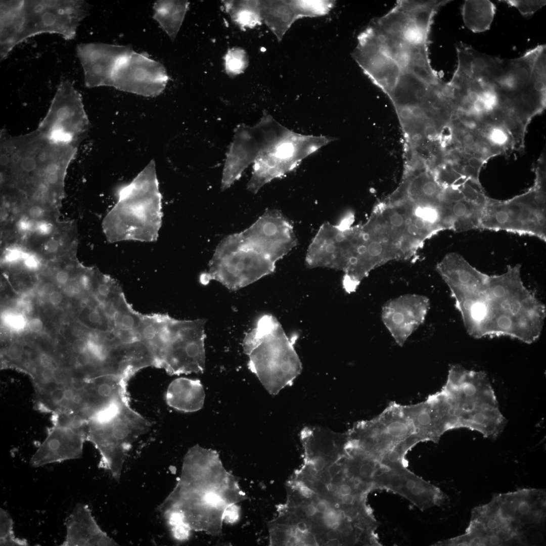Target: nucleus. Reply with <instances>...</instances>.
<instances>
[{"mask_svg": "<svg viewBox=\"0 0 546 546\" xmlns=\"http://www.w3.org/2000/svg\"><path fill=\"white\" fill-rule=\"evenodd\" d=\"M227 65L229 69L233 72L240 70L243 66V63L238 56L230 57L227 61Z\"/></svg>", "mask_w": 546, "mask_h": 546, "instance_id": "79ce46f5", "label": "nucleus"}, {"mask_svg": "<svg viewBox=\"0 0 546 546\" xmlns=\"http://www.w3.org/2000/svg\"><path fill=\"white\" fill-rule=\"evenodd\" d=\"M348 433L349 446L358 447L380 462L398 443L377 417L357 422Z\"/></svg>", "mask_w": 546, "mask_h": 546, "instance_id": "5701e85b", "label": "nucleus"}, {"mask_svg": "<svg viewBox=\"0 0 546 546\" xmlns=\"http://www.w3.org/2000/svg\"><path fill=\"white\" fill-rule=\"evenodd\" d=\"M315 507L317 513L324 514L329 508V504L325 500H319L316 503Z\"/></svg>", "mask_w": 546, "mask_h": 546, "instance_id": "4d7b16f0", "label": "nucleus"}, {"mask_svg": "<svg viewBox=\"0 0 546 546\" xmlns=\"http://www.w3.org/2000/svg\"><path fill=\"white\" fill-rule=\"evenodd\" d=\"M28 543L25 539L15 537L13 522L9 513L0 509V545L24 546Z\"/></svg>", "mask_w": 546, "mask_h": 546, "instance_id": "7c9ffc66", "label": "nucleus"}, {"mask_svg": "<svg viewBox=\"0 0 546 546\" xmlns=\"http://www.w3.org/2000/svg\"><path fill=\"white\" fill-rule=\"evenodd\" d=\"M430 307V300L426 296L402 295L384 304L381 320L396 343L402 347L424 323Z\"/></svg>", "mask_w": 546, "mask_h": 546, "instance_id": "f3484780", "label": "nucleus"}, {"mask_svg": "<svg viewBox=\"0 0 546 546\" xmlns=\"http://www.w3.org/2000/svg\"><path fill=\"white\" fill-rule=\"evenodd\" d=\"M330 1H290L267 2L264 17L277 36L283 35L297 19L327 14L334 6Z\"/></svg>", "mask_w": 546, "mask_h": 546, "instance_id": "aec40b11", "label": "nucleus"}, {"mask_svg": "<svg viewBox=\"0 0 546 546\" xmlns=\"http://www.w3.org/2000/svg\"><path fill=\"white\" fill-rule=\"evenodd\" d=\"M242 346L249 358L248 369L270 394L291 385L301 373L302 365L294 342L271 314L259 317L245 334Z\"/></svg>", "mask_w": 546, "mask_h": 546, "instance_id": "39448f33", "label": "nucleus"}, {"mask_svg": "<svg viewBox=\"0 0 546 546\" xmlns=\"http://www.w3.org/2000/svg\"><path fill=\"white\" fill-rule=\"evenodd\" d=\"M303 511L307 517H312L317 513L315 506L313 504H308L304 506Z\"/></svg>", "mask_w": 546, "mask_h": 546, "instance_id": "864d4df0", "label": "nucleus"}, {"mask_svg": "<svg viewBox=\"0 0 546 546\" xmlns=\"http://www.w3.org/2000/svg\"><path fill=\"white\" fill-rule=\"evenodd\" d=\"M162 219L161 195L156 164L152 160L133 180L121 187L107 220L113 241L157 240Z\"/></svg>", "mask_w": 546, "mask_h": 546, "instance_id": "20e7f679", "label": "nucleus"}, {"mask_svg": "<svg viewBox=\"0 0 546 546\" xmlns=\"http://www.w3.org/2000/svg\"><path fill=\"white\" fill-rule=\"evenodd\" d=\"M68 280L69 275L67 272L64 270H61L57 272L56 275V280L60 284H65L67 283Z\"/></svg>", "mask_w": 546, "mask_h": 546, "instance_id": "6e6d98bb", "label": "nucleus"}, {"mask_svg": "<svg viewBox=\"0 0 546 546\" xmlns=\"http://www.w3.org/2000/svg\"><path fill=\"white\" fill-rule=\"evenodd\" d=\"M28 327L31 332L37 333L42 330L43 324L40 319L35 317L30 320L28 324Z\"/></svg>", "mask_w": 546, "mask_h": 546, "instance_id": "de8ad7c7", "label": "nucleus"}, {"mask_svg": "<svg viewBox=\"0 0 546 546\" xmlns=\"http://www.w3.org/2000/svg\"><path fill=\"white\" fill-rule=\"evenodd\" d=\"M443 188L435 176L423 174L415 177L407 188V195L411 201L439 206Z\"/></svg>", "mask_w": 546, "mask_h": 546, "instance_id": "cd10ccee", "label": "nucleus"}, {"mask_svg": "<svg viewBox=\"0 0 546 546\" xmlns=\"http://www.w3.org/2000/svg\"><path fill=\"white\" fill-rule=\"evenodd\" d=\"M402 409L412 423L415 433L423 442H437L444 433L436 413L427 400L415 404L402 405Z\"/></svg>", "mask_w": 546, "mask_h": 546, "instance_id": "393cba45", "label": "nucleus"}, {"mask_svg": "<svg viewBox=\"0 0 546 546\" xmlns=\"http://www.w3.org/2000/svg\"><path fill=\"white\" fill-rule=\"evenodd\" d=\"M205 394L199 380L179 378L169 385L166 394L167 404L184 412H194L204 405Z\"/></svg>", "mask_w": 546, "mask_h": 546, "instance_id": "b1692460", "label": "nucleus"}, {"mask_svg": "<svg viewBox=\"0 0 546 546\" xmlns=\"http://www.w3.org/2000/svg\"><path fill=\"white\" fill-rule=\"evenodd\" d=\"M461 142L465 147L470 148L475 146L476 139L475 135L471 132H466L463 135Z\"/></svg>", "mask_w": 546, "mask_h": 546, "instance_id": "49530a36", "label": "nucleus"}, {"mask_svg": "<svg viewBox=\"0 0 546 546\" xmlns=\"http://www.w3.org/2000/svg\"><path fill=\"white\" fill-rule=\"evenodd\" d=\"M496 7L490 1H465L461 14L465 25L475 33L488 30L494 19Z\"/></svg>", "mask_w": 546, "mask_h": 546, "instance_id": "bb28decb", "label": "nucleus"}, {"mask_svg": "<svg viewBox=\"0 0 546 546\" xmlns=\"http://www.w3.org/2000/svg\"><path fill=\"white\" fill-rule=\"evenodd\" d=\"M62 299V294L58 291H55L49 295L50 302L55 305L59 304L61 302Z\"/></svg>", "mask_w": 546, "mask_h": 546, "instance_id": "5fc2aeb1", "label": "nucleus"}, {"mask_svg": "<svg viewBox=\"0 0 546 546\" xmlns=\"http://www.w3.org/2000/svg\"><path fill=\"white\" fill-rule=\"evenodd\" d=\"M509 133L500 125L490 127L486 133L488 142L492 146L504 147L509 142Z\"/></svg>", "mask_w": 546, "mask_h": 546, "instance_id": "473e14b6", "label": "nucleus"}, {"mask_svg": "<svg viewBox=\"0 0 546 546\" xmlns=\"http://www.w3.org/2000/svg\"><path fill=\"white\" fill-rule=\"evenodd\" d=\"M340 536V532L337 529H331L326 533V538L329 540L339 539Z\"/></svg>", "mask_w": 546, "mask_h": 546, "instance_id": "bf43d9fd", "label": "nucleus"}, {"mask_svg": "<svg viewBox=\"0 0 546 546\" xmlns=\"http://www.w3.org/2000/svg\"><path fill=\"white\" fill-rule=\"evenodd\" d=\"M63 546H113L118 543L99 526L88 506L76 504L66 522Z\"/></svg>", "mask_w": 546, "mask_h": 546, "instance_id": "412c9836", "label": "nucleus"}, {"mask_svg": "<svg viewBox=\"0 0 546 546\" xmlns=\"http://www.w3.org/2000/svg\"><path fill=\"white\" fill-rule=\"evenodd\" d=\"M90 8L86 2L78 0L1 1V60L17 44L41 33L74 39Z\"/></svg>", "mask_w": 546, "mask_h": 546, "instance_id": "7ed1b4c3", "label": "nucleus"}, {"mask_svg": "<svg viewBox=\"0 0 546 546\" xmlns=\"http://www.w3.org/2000/svg\"><path fill=\"white\" fill-rule=\"evenodd\" d=\"M335 140L298 133L284 126L256 156L247 189L256 194L264 185L292 171L306 157Z\"/></svg>", "mask_w": 546, "mask_h": 546, "instance_id": "6e6552de", "label": "nucleus"}, {"mask_svg": "<svg viewBox=\"0 0 546 546\" xmlns=\"http://www.w3.org/2000/svg\"><path fill=\"white\" fill-rule=\"evenodd\" d=\"M24 351L23 345L18 342H15L6 348L5 354L10 360L17 361L22 358Z\"/></svg>", "mask_w": 546, "mask_h": 546, "instance_id": "72a5a7b5", "label": "nucleus"}, {"mask_svg": "<svg viewBox=\"0 0 546 546\" xmlns=\"http://www.w3.org/2000/svg\"><path fill=\"white\" fill-rule=\"evenodd\" d=\"M23 261L25 266L30 269H35L39 265L38 259L34 255L27 253Z\"/></svg>", "mask_w": 546, "mask_h": 546, "instance_id": "c03bdc74", "label": "nucleus"}, {"mask_svg": "<svg viewBox=\"0 0 546 546\" xmlns=\"http://www.w3.org/2000/svg\"><path fill=\"white\" fill-rule=\"evenodd\" d=\"M441 390L450 404L451 414L456 418L459 428L476 431L490 439H495L504 430L506 420L483 372L452 365Z\"/></svg>", "mask_w": 546, "mask_h": 546, "instance_id": "423d86ee", "label": "nucleus"}, {"mask_svg": "<svg viewBox=\"0 0 546 546\" xmlns=\"http://www.w3.org/2000/svg\"><path fill=\"white\" fill-rule=\"evenodd\" d=\"M424 127V135L429 140H434L438 136V129L434 124H431L432 122H429Z\"/></svg>", "mask_w": 546, "mask_h": 546, "instance_id": "37998d69", "label": "nucleus"}, {"mask_svg": "<svg viewBox=\"0 0 546 546\" xmlns=\"http://www.w3.org/2000/svg\"><path fill=\"white\" fill-rule=\"evenodd\" d=\"M53 225L49 221L45 220H36L34 232L38 235L46 236L53 231Z\"/></svg>", "mask_w": 546, "mask_h": 546, "instance_id": "e433bc0d", "label": "nucleus"}, {"mask_svg": "<svg viewBox=\"0 0 546 546\" xmlns=\"http://www.w3.org/2000/svg\"><path fill=\"white\" fill-rule=\"evenodd\" d=\"M36 220L28 217H22L17 222V230L22 233L34 232Z\"/></svg>", "mask_w": 546, "mask_h": 546, "instance_id": "4c0bfd02", "label": "nucleus"}, {"mask_svg": "<svg viewBox=\"0 0 546 546\" xmlns=\"http://www.w3.org/2000/svg\"><path fill=\"white\" fill-rule=\"evenodd\" d=\"M423 442L416 433L398 442L382 458L380 463L387 467L407 466L405 456L407 452L419 442Z\"/></svg>", "mask_w": 546, "mask_h": 546, "instance_id": "c756f323", "label": "nucleus"}, {"mask_svg": "<svg viewBox=\"0 0 546 546\" xmlns=\"http://www.w3.org/2000/svg\"><path fill=\"white\" fill-rule=\"evenodd\" d=\"M483 163V160L477 156H472L468 159V165L478 170H479Z\"/></svg>", "mask_w": 546, "mask_h": 546, "instance_id": "3c124183", "label": "nucleus"}, {"mask_svg": "<svg viewBox=\"0 0 546 546\" xmlns=\"http://www.w3.org/2000/svg\"><path fill=\"white\" fill-rule=\"evenodd\" d=\"M295 529L299 532L306 534L308 531V526L305 521H299L296 523Z\"/></svg>", "mask_w": 546, "mask_h": 546, "instance_id": "13d9d810", "label": "nucleus"}, {"mask_svg": "<svg viewBox=\"0 0 546 546\" xmlns=\"http://www.w3.org/2000/svg\"><path fill=\"white\" fill-rule=\"evenodd\" d=\"M341 541L339 539H335L332 540H329L326 542L324 545H341Z\"/></svg>", "mask_w": 546, "mask_h": 546, "instance_id": "e2e57ef3", "label": "nucleus"}, {"mask_svg": "<svg viewBox=\"0 0 546 546\" xmlns=\"http://www.w3.org/2000/svg\"><path fill=\"white\" fill-rule=\"evenodd\" d=\"M89 127L80 95L70 81H62L37 130L55 144L78 146Z\"/></svg>", "mask_w": 546, "mask_h": 546, "instance_id": "9b49d317", "label": "nucleus"}, {"mask_svg": "<svg viewBox=\"0 0 546 546\" xmlns=\"http://www.w3.org/2000/svg\"><path fill=\"white\" fill-rule=\"evenodd\" d=\"M205 319L171 317L168 341L158 359V368L168 374L202 373L205 368Z\"/></svg>", "mask_w": 546, "mask_h": 546, "instance_id": "9d476101", "label": "nucleus"}, {"mask_svg": "<svg viewBox=\"0 0 546 546\" xmlns=\"http://www.w3.org/2000/svg\"><path fill=\"white\" fill-rule=\"evenodd\" d=\"M104 307L102 311L98 308H95L89 311L88 314L87 318L90 323L95 325H102L104 320L102 311L104 310Z\"/></svg>", "mask_w": 546, "mask_h": 546, "instance_id": "ea45409f", "label": "nucleus"}, {"mask_svg": "<svg viewBox=\"0 0 546 546\" xmlns=\"http://www.w3.org/2000/svg\"><path fill=\"white\" fill-rule=\"evenodd\" d=\"M72 349L76 354L86 351L87 349V340L81 338L75 340L72 344Z\"/></svg>", "mask_w": 546, "mask_h": 546, "instance_id": "a18cd8bd", "label": "nucleus"}, {"mask_svg": "<svg viewBox=\"0 0 546 546\" xmlns=\"http://www.w3.org/2000/svg\"><path fill=\"white\" fill-rule=\"evenodd\" d=\"M59 248V243L55 239H51L49 240L44 245V249L46 251L54 253L58 250Z\"/></svg>", "mask_w": 546, "mask_h": 546, "instance_id": "603ef678", "label": "nucleus"}, {"mask_svg": "<svg viewBox=\"0 0 546 546\" xmlns=\"http://www.w3.org/2000/svg\"><path fill=\"white\" fill-rule=\"evenodd\" d=\"M6 323L12 328L16 330L23 329L26 324L24 317L19 314H9L5 317Z\"/></svg>", "mask_w": 546, "mask_h": 546, "instance_id": "c9c22d12", "label": "nucleus"}, {"mask_svg": "<svg viewBox=\"0 0 546 546\" xmlns=\"http://www.w3.org/2000/svg\"><path fill=\"white\" fill-rule=\"evenodd\" d=\"M507 4L509 6L516 8L520 13L524 17H529L543 7L545 1H522L506 0L500 1Z\"/></svg>", "mask_w": 546, "mask_h": 546, "instance_id": "2f4dec72", "label": "nucleus"}, {"mask_svg": "<svg viewBox=\"0 0 546 546\" xmlns=\"http://www.w3.org/2000/svg\"><path fill=\"white\" fill-rule=\"evenodd\" d=\"M377 417L397 442L416 433L412 423L403 412L402 405L395 402H391Z\"/></svg>", "mask_w": 546, "mask_h": 546, "instance_id": "c85d7f7f", "label": "nucleus"}, {"mask_svg": "<svg viewBox=\"0 0 546 546\" xmlns=\"http://www.w3.org/2000/svg\"><path fill=\"white\" fill-rule=\"evenodd\" d=\"M307 465L315 472L322 471L329 463L328 460L323 457L314 455L305 458Z\"/></svg>", "mask_w": 546, "mask_h": 546, "instance_id": "f704fd0d", "label": "nucleus"}, {"mask_svg": "<svg viewBox=\"0 0 546 546\" xmlns=\"http://www.w3.org/2000/svg\"><path fill=\"white\" fill-rule=\"evenodd\" d=\"M54 291H55V288L52 284L46 283L43 285L42 292L44 294L49 296Z\"/></svg>", "mask_w": 546, "mask_h": 546, "instance_id": "052dcab7", "label": "nucleus"}, {"mask_svg": "<svg viewBox=\"0 0 546 546\" xmlns=\"http://www.w3.org/2000/svg\"><path fill=\"white\" fill-rule=\"evenodd\" d=\"M545 187L537 184L527 193L505 201L488 198L480 229L528 235L546 241Z\"/></svg>", "mask_w": 546, "mask_h": 546, "instance_id": "1a4fd4ad", "label": "nucleus"}, {"mask_svg": "<svg viewBox=\"0 0 546 546\" xmlns=\"http://www.w3.org/2000/svg\"><path fill=\"white\" fill-rule=\"evenodd\" d=\"M462 193L459 197L454 200L441 201L440 208L444 230L461 232L480 229L488 198H475Z\"/></svg>", "mask_w": 546, "mask_h": 546, "instance_id": "4be33fe9", "label": "nucleus"}, {"mask_svg": "<svg viewBox=\"0 0 546 546\" xmlns=\"http://www.w3.org/2000/svg\"><path fill=\"white\" fill-rule=\"evenodd\" d=\"M79 282L81 286L85 290H89L92 287V279L88 275H82L80 277Z\"/></svg>", "mask_w": 546, "mask_h": 546, "instance_id": "8fccbe9b", "label": "nucleus"}, {"mask_svg": "<svg viewBox=\"0 0 546 546\" xmlns=\"http://www.w3.org/2000/svg\"><path fill=\"white\" fill-rule=\"evenodd\" d=\"M297 244L292 222L280 210L267 209L250 227L220 241L200 282L216 281L236 291L272 274Z\"/></svg>", "mask_w": 546, "mask_h": 546, "instance_id": "f03ea898", "label": "nucleus"}, {"mask_svg": "<svg viewBox=\"0 0 546 546\" xmlns=\"http://www.w3.org/2000/svg\"><path fill=\"white\" fill-rule=\"evenodd\" d=\"M295 487L300 494L305 498H311L315 494L311 488L309 487L305 483L301 481L296 482Z\"/></svg>", "mask_w": 546, "mask_h": 546, "instance_id": "a19ab883", "label": "nucleus"}, {"mask_svg": "<svg viewBox=\"0 0 546 546\" xmlns=\"http://www.w3.org/2000/svg\"><path fill=\"white\" fill-rule=\"evenodd\" d=\"M27 253L16 248L10 249L7 251L5 256L7 261L10 262L23 260Z\"/></svg>", "mask_w": 546, "mask_h": 546, "instance_id": "58836bf2", "label": "nucleus"}, {"mask_svg": "<svg viewBox=\"0 0 546 546\" xmlns=\"http://www.w3.org/2000/svg\"><path fill=\"white\" fill-rule=\"evenodd\" d=\"M86 432L73 429L54 426L31 458L33 467L81 457L83 446L86 441Z\"/></svg>", "mask_w": 546, "mask_h": 546, "instance_id": "6ab92c4d", "label": "nucleus"}, {"mask_svg": "<svg viewBox=\"0 0 546 546\" xmlns=\"http://www.w3.org/2000/svg\"><path fill=\"white\" fill-rule=\"evenodd\" d=\"M545 497L543 489L524 488L495 494L491 499L499 514L512 522L529 545L543 539Z\"/></svg>", "mask_w": 546, "mask_h": 546, "instance_id": "ddd939ff", "label": "nucleus"}, {"mask_svg": "<svg viewBox=\"0 0 546 546\" xmlns=\"http://www.w3.org/2000/svg\"><path fill=\"white\" fill-rule=\"evenodd\" d=\"M65 292L70 295H75L79 293L80 291L79 289L74 285H68L66 286L65 289Z\"/></svg>", "mask_w": 546, "mask_h": 546, "instance_id": "680f3d73", "label": "nucleus"}, {"mask_svg": "<svg viewBox=\"0 0 546 546\" xmlns=\"http://www.w3.org/2000/svg\"><path fill=\"white\" fill-rule=\"evenodd\" d=\"M269 113L264 112L260 121L253 126L239 125L226 154L222 171L221 189L230 188L253 163L258 153L272 138L278 125Z\"/></svg>", "mask_w": 546, "mask_h": 546, "instance_id": "4468645a", "label": "nucleus"}, {"mask_svg": "<svg viewBox=\"0 0 546 546\" xmlns=\"http://www.w3.org/2000/svg\"><path fill=\"white\" fill-rule=\"evenodd\" d=\"M132 50L131 47L103 43H81L77 54L88 87L111 86L115 69L120 60Z\"/></svg>", "mask_w": 546, "mask_h": 546, "instance_id": "a211bd4d", "label": "nucleus"}, {"mask_svg": "<svg viewBox=\"0 0 546 546\" xmlns=\"http://www.w3.org/2000/svg\"><path fill=\"white\" fill-rule=\"evenodd\" d=\"M521 266L490 276L456 253L447 254L436 269L448 287L468 334L479 339L507 337L527 344L541 335L545 307L524 285Z\"/></svg>", "mask_w": 546, "mask_h": 546, "instance_id": "f257e3e1", "label": "nucleus"}, {"mask_svg": "<svg viewBox=\"0 0 546 546\" xmlns=\"http://www.w3.org/2000/svg\"><path fill=\"white\" fill-rule=\"evenodd\" d=\"M188 7L184 1H157L153 5V19L173 40L179 30Z\"/></svg>", "mask_w": 546, "mask_h": 546, "instance_id": "a878e982", "label": "nucleus"}, {"mask_svg": "<svg viewBox=\"0 0 546 546\" xmlns=\"http://www.w3.org/2000/svg\"><path fill=\"white\" fill-rule=\"evenodd\" d=\"M29 215L32 219H39L44 215L43 208L38 205L31 206L28 210Z\"/></svg>", "mask_w": 546, "mask_h": 546, "instance_id": "09e8293b", "label": "nucleus"}, {"mask_svg": "<svg viewBox=\"0 0 546 546\" xmlns=\"http://www.w3.org/2000/svg\"><path fill=\"white\" fill-rule=\"evenodd\" d=\"M353 219L348 213L337 224L326 222L320 226L307 250V267L346 269L360 242V225L351 226Z\"/></svg>", "mask_w": 546, "mask_h": 546, "instance_id": "f8f14e48", "label": "nucleus"}, {"mask_svg": "<svg viewBox=\"0 0 546 546\" xmlns=\"http://www.w3.org/2000/svg\"><path fill=\"white\" fill-rule=\"evenodd\" d=\"M375 489H386L404 497L422 510L441 505L446 495L438 487L400 466L383 465L374 482Z\"/></svg>", "mask_w": 546, "mask_h": 546, "instance_id": "dca6fc26", "label": "nucleus"}, {"mask_svg": "<svg viewBox=\"0 0 546 546\" xmlns=\"http://www.w3.org/2000/svg\"><path fill=\"white\" fill-rule=\"evenodd\" d=\"M168 79L161 63L132 50L118 64L111 86L125 92L154 97L163 93Z\"/></svg>", "mask_w": 546, "mask_h": 546, "instance_id": "2eb2a0df", "label": "nucleus"}, {"mask_svg": "<svg viewBox=\"0 0 546 546\" xmlns=\"http://www.w3.org/2000/svg\"><path fill=\"white\" fill-rule=\"evenodd\" d=\"M150 427L149 421L132 409L129 402L108 419L89 421L86 440L92 442L100 454L99 466L119 481L133 443Z\"/></svg>", "mask_w": 546, "mask_h": 546, "instance_id": "0eeeda50", "label": "nucleus"}]
</instances>
